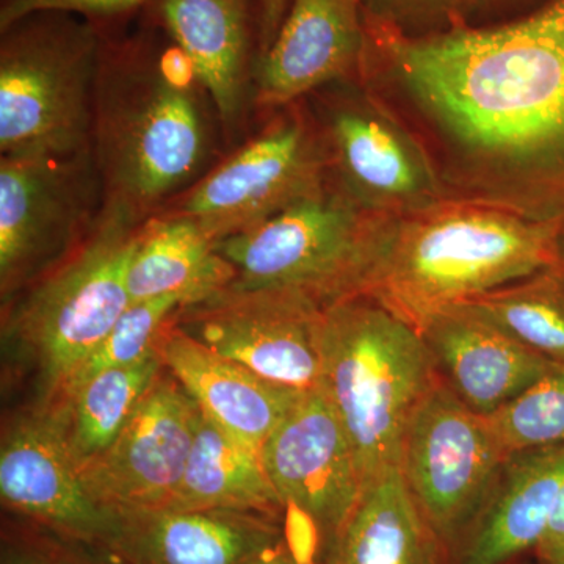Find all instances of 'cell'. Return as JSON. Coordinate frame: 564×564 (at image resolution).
Here are the masks:
<instances>
[{"mask_svg":"<svg viewBox=\"0 0 564 564\" xmlns=\"http://www.w3.org/2000/svg\"><path fill=\"white\" fill-rule=\"evenodd\" d=\"M77 14L44 11L2 31L0 154L74 159L91 154L101 44Z\"/></svg>","mask_w":564,"mask_h":564,"instance_id":"8992f818","label":"cell"},{"mask_svg":"<svg viewBox=\"0 0 564 564\" xmlns=\"http://www.w3.org/2000/svg\"><path fill=\"white\" fill-rule=\"evenodd\" d=\"M510 564H522V563H521V560H519V562H513V563H510Z\"/></svg>","mask_w":564,"mask_h":564,"instance_id":"d590c367","label":"cell"},{"mask_svg":"<svg viewBox=\"0 0 564 564\" xmlns=\"http://www.w3.org/2000/svg\"><path fill=\"white\" fill-rule=\"evenodd\" d=\"M364 17L410 36L432 35L464 22L462 0H364Z\"/></svg>","mask_w":564,"mask_h":564,"instance_id":"4dcf8cb0","label":"cell"},{"mask_svg":"<svg viewBox=\"0 0 564 564\" xmlns=\"http://www.w3.org/2000/svg\"><path fill=\"white\" fill-rule=\"evenodd\" d=\"M147 0H7L0 10V29L6 31L22 18L44 11H62L82 18H109L135 9ZM291 0H261L267 46L284 20Z\"/></svg>","mask_w":564,"mask_h":564,"instance_id":"f546056e","label":"cell"},{"mask_svg":"<svg viewBox=\"0 0 564 564\" xmlns=\"http://www.w3.org/2000/svg\"><path fill=\"white\" fill-rule=\"evenodd\" d=\"M236 276L195 221L161 212L140 226L126 285L132 303L176 296L191 306L229 288Z\"/></svg>","mask_w":564,"mask_h":564,"instance_id":"603a6c76","label":"cell"},{"mask_svg":"<svg viewBox=\"0 0 564 564\" xmlns=\"http://www.w3.org/2000/svg\"><path fill=\"white\" fill-rule=\"evenodd\" d=\"M541 0H462L466 24L486 25L511 20L525 13Z\"/></svg>","mask_w":564,"mask_h":564,"instance_id":"1f68e13d","label":"cell"},{"mask_svg":"<svg viewBox=\"0 0 564 564\" xmlns=\"http://www.w3.org/2000/svg\"><path fill=\"white\" fill-rule=\"evenodd\" d=\"M289 538L317 564L364 489L350 436L322 389L303 392L261 448Z\"/></svg>","mask_w":564,"mask_h":564,"instance_id":"8fae6325","label":"cell"},{"mask_svg":"<svg viewBox=\"0 0 564 564\" xmlns=\"http://www.w3.org/2000/svg\"><path fill=\"white\" fill-rule=\"evenodd\" d=\"M288 538L269 516L151 508L113 511L102 547L117 564H252Z\"/></svg>","mask_w":564,"mask_h":564,"instance_id":"e0dca14e","label":"cell"},{"mask_svg":"<svg viewBox=\"0 0 564 564\" xmlns=\"http://www.w3.org/2000/svg\"><path fill=\"white\" fill-rule=\"evenodd\" d=\"M147 221V220H144ZM143 221L104 204L76 250L24 289L3 323L7 337L36 370L47 408L131 306L126 273Z\"/></svg>","mask_w":564,"mask_h":564,"instance_id":"5b68a950","label":"cell"},{"mask_svg":"<svg viewBox=\"0 0 564 564\" xmlns=\"http://www.w3.org/2000/svg\"><path fill=\"white\" fill-rule=\"evenodd\" d=\"M281 111L161 212L191 218L220 243L325 192L328 158L314 113L302 101Z\"/></svg>","mask_w":564,"mask_h":564,"instance_id":"ba28073f","label":"cell"},{"mask_svg":"<svg viewBox=\"0 0 564 564\" xmlns=\"http://www.w3.org/2000/svg\"><path fill=\"white\" fill-rule=\"evenodd\" d=\"M314 118L328 158L329 182L372 214L403 215L451 199L425 144L372 90L343 82Z\"/></svg>","mask_w":564,"mask_h":564,"instance_id":"9c48e42d","label":"cell"},{"mask_svg":"<svg viewBox=\"0 0 564 564\" xmlns=\"http://www.w3.org/2000/svg\"><path fill=\"white\" fill-rule=\"evenodd\" d=\"M0 564H117L101 545L88 544L17 516L2 529Z\"/></svg>","mask_w":564,"mask_h":564,"instance_id":"f1b7e54d","label":"cell"},{"mask_svg":"<svg viewBox=\"0 0 564 564\" xmlns=\"http://www.w3.org/2000/svg\"><path fill=\"white\" fill-rule=\"evenodd\" d=\"M159 14L209 95L223 140L237 143L256 93L250 0H159Z\"/></svg>","mask_w":564,"mask_h":564,"instance_id":"ac0fdd59","label":"cell"},{"mask_svg":"<svg viewBox=\"0 0 564 564\" xmlns=\"http://www.w3.org/2000/svg\"><path fill=\"white\" fill-rule=\"evenodd\" d=\"M220 137L214 104L174 44L101 47L91 158L104 204L148 220L209 172Z\"/></svg>","mask_w":564,"mask_h":564,"instance_id":"7a4b0ae2","label":"cell"},{"mask_svg":"<svg viewBox=\"0 0 564 564\" xmlns=\"http://www.w3.org/2000/svg\"><path fill=\"white\" fill-rule=\"evenodd\" d=\"M564 489V444L508 456L496 488L452 564L519 562L543 533Z\"/></svg>","mask_w":564,"mask_h":564,"instance_id":"44dd1931","label":"cell"},{"mask_svg":"<svg viewBox=\"0 0 564 564\" xmlns=\"http://www.w3.org/2000/svg\"><path fill=\"white\" fill-rule=\"evenodd\" d=\"M383 217L329 185L217 250L236 270V288L296 289L325 307L358 293Z\"/></svg>","mask_w":564,"mask_h":564,"instance_id":"52a82bcc","label":"cell"},{"mask_svg":"<svg viewBox=\"0 0 564 564\" xmlns=\"http://www.w3.org/2000/svg\"><path fill=\"white\" fill-rule=\"evenodd\" d=\"M165 508L234 510L285 521V508L261 454L234 440L202 413L185 473Z\"/></svg>","mask_w":564,"mask_h":564,"instance_id":"cb8c5ba5","label":"cell"},{"mask_svg":"<svg viewBox=\"0 0 564 564\" xmlns=\"http://www.w3.org/2000/svg\"><path fill=\"white\" fill-rule=\"evenodd\" d=\"M252 564H313L303 558L302 554L296 551L295 545L292 544L291 538L281 541L280 544L263 552L258 560Z\"/></svg>","mask_w":564,"mask_h":564,"instance_id":"836d02e7","label":"cell"},{"mask_svg":"<svg viewBox=\"0 0 564 564\" xmlns=\"http://www.w3.org/2000/svg\"><path fill=\"white\" fill-rule=\"evenodd\" d=\"M459 304L511 339L564 366V272L558 263Z\"/></svg>","mask_w":564,"mask_h":564,"instance_id":"484cf974","label":"cell"},{"mask_svg":"<svg viewBox=\"0 0 564 564\" xmlns=\"http://www.w3.org/2000/svg\"><path fill=\"white\" fill-rule=\"evenodd\" d=\"M421 334L445 384L485 417L558 366L463 304L434 315Z\"/></svg>","mask_w":564,"mask_h":564,"instance_id":"d6986e66","label":"cell"},{"mask_svg":"<svg viewBox=\"0 0 564 564\" xmlns=\"http://www.w3.org/2000/svg\"><path fill=\"white\" fill-rule=\"evenodd\" d=\"M159 355L210 422L259 454L303 393L274 384L204 347L182 332L176 315L162 334Z\"/></svg>","mask_w":564,"mask_h":564,"instance_id":"ffe728a7","label":"cell"},{"mask_svg":"<svg viewBox=\"0 0 564 564\" xmlns=\"http://www.w3.org/2000/svg\"><path fill=\"white\" fill-rule=\"evenodd\" d=\"M323 306L289 288L229 285L182 307L176 325L212 351L292 391L321 386Z\"/></svg>","mask_w":564,"mask_h":564,"instance_id":"4fadbf2b","label":"cell"},{"mask_svg":"<svg viewBox=\"0 0 564 564\" xmlns=\"http://www.w3.org/2000/svg\"><path fill=\"white\" fill-rule=\"evenodd\" d=\"M364 22L359 82L425 144L448 198L564 221V0L425 36Z\"/></svg>","mask_w":564,"mask_h":564,"instance_id":"6da1fadb","label":"cell"},{"mask_svg":"<svg viewBox=\"0 0 564 564\" xmlns=\"http://www.w3.org/2000/svg\"><path fill=\"white\" fill-rule=\"evenodd\" d=\"M163 369L161 355L155 352L132 366L96 373L44 408L57 419L77 470L115 443Z\"/></svg>","mask_w":564,"mask_h":564,"instance_id":"d4e9b609","label":"cell"},{"mask_svg":"<svg viewBox=\"0 0 564 564\" xmlns=\"http://www.w3.org/2000/svg\"><path fill=\"white\" fill-rule=\"evenodd\" d=\"M182 307H185V304L176 296L131 303L120 321L115 323L113 328L107 334L106 339L88 356L87 361L82 364L62 397L76 386L90 380L96 373L115 367L132 366L159 352V343L166 325Z\"/></svg>","mask_w":564,"mask_h":564,"instance_id":"83f0119b","label":"cell"},{"mask_svg":"<svg viewBox=\"0 0 564 564\" xmlns=\"http://www.w3.org/2000/svg\"><path fill=\"white\" fill-rule=\"evenodd\" d=\"M558 265L562 267L563 272H564V225L562 228V234H560Z\"/></svg>","mask_w":564,"mask_h":564,"instance_id":"e575fe53","label":"cell"},{"mask_svg":"<svg viewBox=\"0 0 564 564\" xmlns=\"http://www.w3.org/2000/svg\"><path fill=\"white\" fill-rule=\"evenodd\" d=\"M364 0H291L256 73V107L281 110L361 77Z\"/></svg>","mask_w":564,"mask_h":564,"instance_id":"2e32d148","label":"cell"},{"mask_svg":"<svg viewBox=\"0 0 564 564\" xmlns=\"http://www.w3.org/2000/svg\"><path fill=\"white\" fill-rule=\"evenodd\" d=\"M321 361L318 388L369 484L400 466L408 423L443 378L422 334L366 296L323 307Z\"/></svg>","mask_w":564,"mask_h":564,"instance_id":"277c9868","label":"cell"},{"mask_svg":"<svg viewBox=\"0 0 564 564\" xmlns=\"http://www.w3.org/2000/svg\"><path fill=\"white\" fill-rule=\"evenodd\" d=\"M486 419L508 456L564 444V366Z\"/></svg>","mask_w":564,"mask_h":564,"instance_id":"4316f807","label":"cell"},{"mask_svg":"<svg viewBox=\"0 0 564 564\" xmlns=\"http://www.w3.org/2000/svg\"><path fill=\"white\" fill-rule=\"evenodd\" d=\"M102 207V182L91 154L74 159L0 158L3 302L76 250Z\"/></svg>","mask_w":564,"mask_h":564,"instance_id":"7c38bea8","label":"cell"},{"mask_svg":"<svg viewBox=\"0 0 564 564\" xmlns=\"http://www.w3.org/2000/svg\"><path fill=\"white\" fill-rule=\"evenodd\" d=\"M563 225L459 199L384 215L355 296L422 333L441 311L556 265Z\"/></svg>","mask_w":564,"mask_h":564,"instance_id":"3957f363","label":"cell"},{"mask_svg":"<svg viewBox=\"0 0 564 564\" xmlns=\"http://www.w3.org/2000/svg\"><path fill=\"white\" fill-rule=\"evenodd\" d=\"M317 564H452V551L397 466L364 486Z\"/></svg>","mask_w":564,"mask_h":564,"instance_id":"7402d4cb","label":"cell"},{"mask_svg":"<svg viewBox=\"0 0 564 564\" xmlns=\"http://www.w3.org/2000/svg\"><path fill=\"white\" fill-rule=\"evenodd\" d=\"M0 496L14 516L101 547L113 521L82 484L57 419L40 406L3 433Z\"/></svg>","mask_w":564,"mask_h":564,"instance_id":"9a60e30c","label":"cell"},{"mask_svg":"<svg viewBox=\"0 0 564 564\" xmlns=\"http://www.w3.org/2000/svg\"><path fill=\"white\" fill-rule=\"evenodd\" d=\"M507 459L488 419L466 406L444 380L415 408L403 436L400 470L452 558L484 511Z\"/></svg>","mask_w":564,"mask_h":564,"instance_id":"30bf717a","label":"cell"},{"mask_svg":"<svg viewBox=\"0 0 564 564\" xmlns=\"http://www.w3.org/2000/svg\"><path fill=\"white\" fill-rule=\"evenodd\" d=\"M532 552L536 564H564V489Z\"/></svg>","mask_w":564,"mask_h":564,"instance_id":"d6a6232c","label":"cell"},{"mask_svg":"<svg viewBox=\"0 0 564 564\" xmlns=\"http://www.w3.org/2000/svg\"><path fill=\"white\" fill-rule=\"evenodd\" d=\"M199 415L163 369L115 443L79 470L93 500L109 511L165 508L185 473Z\"/></svg>","mask_w":564,"mask_h":564,"instance_id":"5bb4252c","label":"cell"}]
</instances>
